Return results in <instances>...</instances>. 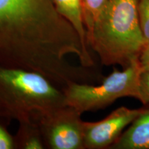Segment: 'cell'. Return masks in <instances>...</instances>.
<instances>
[{
    "label": "cell",
    "mask_w": 149,
    "mask_h": 149,
    "mask_svg": "<svg viewBox=\"0 0 149 149\" xmlns=\"http://www.w3.org/2000/svg\"><path fill=\"white\" fill-rule=\"evenodd\" d=\"M82 57L77 33L53 0H0V66L40 73L57 86L75 77Z\"/></svg>",
    "instance_id": "obj_1"
},
{
    "label": "cell",
    "mask_w": 149,
    "mask_h": 149,
    "mask_svg": "<svg viewBox=\"0 0 149 149\" xmlns=\"http://www.w3.org/2000/svg\"><path fill=\"white\" fill-rule=\"evenodd\" d=\"M139 0H109L87 38L105 66L123 68L138 60L146 43L138 15Z\"/></svg>",
    "instance_id": "obj_2"
},
{
    "label": "cell",
    "mask_w": 149,
    "mask_h": 149,
    "mask_svg": "<svg viewBox=\"0 0 149 149\" xmlns=\"http://www.w3.org/2000/svg\"><path fill=\"white\" fill-rule=\"evenodd\" d=\"M66 105L63 91L38 72L0 66V117L37 120Z\"/></svg>",
    "instance_id": "obj_3"
},
{
    "label": "cell",
    "mask_w": 149,
    "mask_h": 149,
    "mask_svg": "<svg viewBox=\"0 0 149 149\" xmlns=\"http://www.w3.org/2000/svg\"><path fill=\"white\" fill-rule=\"evenodd\" d=\"M143 68L138 60L122 70L114 68L99 85L71 81L62 89L66 105L82 114L104 109L120 98H138L139 77Z\"/></svg>",
    "instance_id": "obj_4"
},
{
    "label": "cell",
    "mask_w": 149,
    "mask_h": 149,
    "mask_svg": "<svg viewBox=\"0 0 149 149\" xmlns=\"http://www.w3.org/2000/svg\"><path fill=\"white\" fill-rule=\"evenodd\" d=\"M81 115L68 106L42 115L37 121L45 148L85 149V122Z\"/></svg>",
    "instance_id": "obj_5"
},
{
    "label": "cell",
    "mask_w": 149,
    "mask_h": 149,
    "mask_svg": "<svg viewBox=\"0 0 149 149\" xmlns=\"http://www.w3.org/2000/svg\"><path fill=\"white\" fill-rule=\"evenodd\" d=\"M145 109L121 107L103 120L84 123V148L104 149L111 147Z\"/></svg>",
    "instance_id": "obj_6"
},
{
    "label": "cell",
    "mask_w": 149,
    "mask_h": 149,
    "mask_svg": "<svg viewBox=\"0 0 149 149\" xmlns=\"http://www.w3.org/2000/svg\"><path fill=\"white\" fill-rule=\"evenodd\" d=\"M53 1L58 13L71 25L79 37L84 59L83 66L91 68L94 65V61L88 51L81 0H53Z\"/></svg>",
    "instance_id": "obj_7"
},
{
    "label": "cell",
    "mask_w": 149,
    "mask_h": 149,
    "mask_svg": "<svg viewBox=\"0 0 149 149\" xmlns=\"http://www.w3.org/2000/svg\"><path fill=\"white\" fill-rule=\"evenodd\" d=\"M110 148L149 149V109H145Z\"/></svg>",
    "instance_id": "obj_8"
},
{
    "label": "cell",
    "mask_w": 149,
    "mask_h": 149,
    "mask_svg": "<svg viewBox=\"0 0 149 149\" xmlns=\"http://www.w3.org/2000/svg\"><path fill=\"white\" fill-rule=\"evenodd\" d=\"M13 138L15 148H45L40 126L36 120L19 122L17 133Z\"/></svg>",
    "instance_id": "obj_9"
},
{
    "label": "cell",
    "mask_w": 149,
    "mask_h": 149,
    "mask_svg": "<svg viewBox=\"0 0 149 149\" xmlns=\"http://www.w3.org/2000/svg\"><path fill=\"white\" fill-rule=\"evenodd\" d=\"M108 1L109 0H81L87 38L92 32L95 23Z\"/></svg>",
    "instance_id": "obj_10"
},
{
    "label": "cell",
    "mask_w": 149,
    "mask_h": 149,
    "mask_svg": "<svg viewBox=\"0 0 149 149\" xmlns=\"http://www.w3.org/2000/svg\"><path fill=\"white\" fill-rule=\"evenodd\" d=\"M138 15L139 24L146 45L149 44V0H139Z\"/></svg>",
    "instance_id": "obj_11"
},
{
    "label": "cell",
    "mask_w": 149,
    "mask_h": 149,
    "mask_svg": "<svg viewBox=\"0 0 149 149\" xmlns=\"http://www.w3.org/2000/svg\"><path fill=\"white\" fill-rule=\"evenodd\" d=\"M137 100L144 105L149 104V69H143L139 74Z\"/></svg>",
    "instance_id": "obj_12"
},
{
    "label": "cell",
    "mask_w": 149,
    "mask_h": 149,
    "mask_svg": "<svg viewBox=\"0 0 149 149\" xmlns=\"http://www.w3.org/2000/svg\"><path fill=\"white\" fill-rule=\"evenodd\" d=\"M15 148L14 138L7 131L2 124H0V149Z\"/></svg>",
    "instance_id": "obj_13"
},
{
    "label": "cell",
    "mask_w": 149,
    "mask_h": 149,
    "mask_svg": "<svg viewBox=\"0 0 149 149\" xmlns=\"http://www.w3.org/2000/svg\"><path fill=\"white\" fill-rule=\"evenodd\" d=\"M139 60L143 69H149V44L146 45L141 53Z\"/></svg>",
    "instance_id": "obj_14"
}]
</instances>
